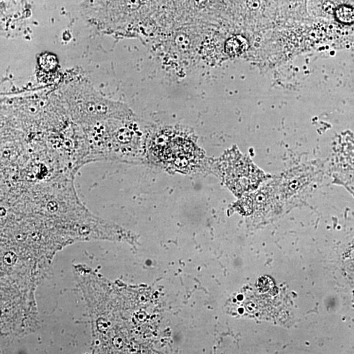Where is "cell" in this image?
<instances>
[{
    "label": "cell",
    "mask_w": 354,
    "mask_h": 354,
    "mask_svg": "<svg viewBox=\"0 0 354 354\" xmlns=\"http://www.w3.org/2000/svg\"><path fill=\"white\" fill-rule=\"evenodd\" d=\"M337 151L335 173L340 184L354 195V137H346Z\"/></svg>",
    "instance_id": "6da1fadb"
},
{
    "label": "cell",
    "mask_w": 354,
    "mask_h": 354,
    "mask_svg": "<svg viewBox=\"0 0 354 354\" xmlns=\"http://www.w3.org/2000/svg\"><path fill=\"white\" fill-rule=\"evenodd\" d=\"M248 47V41L246 38L241 35H235L228 39L225 45V51L229 55H239L246 52Z\"/></svg>",
    "instance_id": "7a4b0ae2"
},
{
    "label": "cell",
    "mask_w": 354,
    "mask_h": 354,
    "mask_svg": "<svg viewBox=\"0 0 354 354\" xmlns=\"http://www.w3.org/2000/svg\"><path fill=\"white\" fill-rule=\"evenodd\" d=\"M335 18L338 22L344 24L354 22V8L348 5H341L335 10Z\"/></svg>",
    "instance_id": "3957f363"
},
{
    "label": "cell",
    "mask_w": 354,
    "mask_h": 354,
    "mask_svg": "<svg viewBox=\"0 0 354 354\" xmlns=\"http://www.w3.org/2000/svg\"><path fill=\"white\" fill-rule=\"evenodd\" d=\"M18 261V257L13 252H8L3 257V263L7 266H12Z\"/></svg>",
    "instance_id": "277c9868"
},
{
    "label": "cell",
    "mask_w": 354,
    "mask_h": 354,
    "mask_svg": "<svg viewBox=\"0 0 354 354\" xmlns=\"http://www.w3.org/2000/svg\"><path fill=\"white\" fill-rule=\"evenodd\" d=\"M97 326L98 329H99V331L101 333L106 332L107 329H108V323L105 321V319H103V318H99L97 320Z\"/></svg>",
    "instance_id": "5b68a950"
},
{
    "label": "cell",
    "mask_w": 354,
    "mask_h": 354,
    "mask_svg": "<svg viewBox=\"0 0 354 354\" xmlns=\"http://www.w3.org/2000/svg\"><path fill=\"white\" fill-rule=\"evenodd\" d=\"M139 0H126V5L131 9H135L140 6Z\"/></svg>",
    "instance_id": "8992f818"
},
{
    "label": "cell",
    "mask_w": 354,
    "mask_h": 354,
    "mask_svg": "<svg viewBox=\"0 0 354 354\" xmlns=\"http://www.w3.org/2000/svg\"><path fill=\"white\" fill-rule=\"evenodd\" d=\"M91 231L89 227L88 226H82L79 229L78 232L82 235H88Z\"/></svg>",
    "instance_id": "52a82bcc"
},
{
    "label": "cell",
    "mask_w": 354,
    "mask_h": 354,
    "mask_svg": "<svg viewBox=\"0 0 354 354\" xmlns=\"http://www.w3.org/2000/svg\"><path fill=\"white\" fill-rule=\"evenodd\" d=\"M208 0H195V6L201 8L206 5Z\"/></svg>",
    "instance_id": "ba28073f"
},
{
    "label": "cell",
    "mask_w": 354,
    "mask_h": 354,
    "mask_svg": "<svg viewBox=\"0 0 354 354\" xmlns=\"http://www.w3.org/2000/svg\"><path fill=\"white\" fill-rule=\"evenodd\" d=\"M26 238V235L24 233H19L16 236V239L18 241H24Z\"/></svg>",
    "instance_id": "9c48e42d"
}]
</instances>
